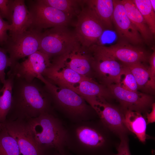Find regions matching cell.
Listing matches in <instances>:
<instances>
[{
  "label": "cell",
  "mask_w": 155,
  "mask_h": 155,
  "mask_svg": "<svg viewBox=\"0 0 155 155\" xmlns=\"http://www.w3.org/2000/svg\"><path fill=\"white\" fill-rule=\"evenodd\" d=\"M66 148L74 155H113L120 138L99 118L66 127Z\"/></svg>",
  "instance_id": "obj_1"
},
{
  "label": "cell",
  "mask_w": 155,
  "mask_h": 155,
  "mask_svg": "<svg viewBox=\"0 0 155 155\" xmlns=\"http://www.w3.org/2000/svg\"><path fill=\"white\" fill-rule=\"evenodd\" d=\"M36 80L29 82L14 76L10 111L17 119L27 120L44 113L53 114L50 94Z\"/></svg>",
  "instance_id": "obj_2"
},
{
  "label": "cell",
  "mask_w": 155,
  "mask_h": 155,
  "mask_svg": "<svg viewBox=\"0 0 155 155\" xmlns=\"http://www.w3.org/2000/svg\"><path fill=\"white\" fill-rule=\"evenodd\" d=\"M40 80L50 94L52 102L71 123L98 118L94 109L79 94L70 89L54 84L44 77Z\"/></svg>",
  "instance_id": "obj_3"
},
{
  "label": "cell",
  "mask_w": 155,
  "mask_h": 155,
  "mask_svg": "<svg viewBox=\"0 0 155 155\" xmlns=\"http://www.w3.org/2000/svg\"><path fill=\"white\" fill-rule=\"evenodd\" d=\"M27 120L30 133L41 148L60 152L67 149L65 144L66 127L55 115L44 113Z\"/></svg>",
  "instance_id": "obj_4"
},
{
  "label": "cell",
  "mask_w": 155,
  "mask_h": 155,
  "mask_svg": "<svg viewBox=\"0 0 155 155\" xmlns=\"http://www.w3.org/2000/svg\"><path fill=\"white\" fill-rule=\"evenodd\" d=\"M80 44L74 32L67 27H56L40 32L39 51L51 59L65 54Z\"/></svg>",
  "instance_id": "obj_5"
},
{
  "label": "cell",
  "mask_w": 155,
  "mask_h": 155,
  "mask_svg": "<svg viewBox=\"0 0 155 155\" xmlns=\"http://www.w3.org/2000/svg\"><path fill=\"white\" fill-rule=\"evenodd\" d=\"M77 18L74 32L81 45L89 48L96 44L106 29L85 0H82L81 10Z\"/></svg>",
  "instance_id": "obj_6"
},
{
  "label": "cell",
  "mask_w": 155,
  "mask_h": 155,
  "mask_svg": "<svg viewBox=\"0 0 155 155\" xmlns=\"http://www.w3.org/2000/svg\"><path fill=\"white\" fill-rule=\"evenodd\" d=\"M29 10L32 20L30 29L39 32L43 29L67 27L72 19L61 11L44 4L40 0L32 3Z\"/></svg>",
  "instance_id": "obj_7"
},
{
  "label": "cell",
  "mask_w": 155,
  "mask_h": 155,
  "mask_svg": "<svg viewBox=\"0 0 155 155\" xmlns=\"http://www.w3.org/2000/svg\"><path fill=\"white\" fill-rule=\"evenodd\" d=\"M89 48L92 51L124 64L143 63L148 61L150 56L146 51L139 46L123 42H118L108 46L95 44Z\"/></svg>",
  "instance_id": "obj_8"
},
{
  "label": "cell",
  "mask_w": 155,
  "mask_h": 155,
  "mask_svg": "<svg viewBox=\"0 0 155 155\" xmlns=\"http://www.w3.org/2000/svg\"><path fill=\"white\" fill-rule=\"evenodd\" d=\"M88 103L103 123L120 138L131 134L125 123L124 113L119 106L104 99L93 100Z\"/></svg>",
  "instance_id": "obj_9"
},
{
  "label": "cell",
  "mask_w": 155,
  "mask_h": 155,
  "mask_svg": "<svg viewBox=\"0 0 155 155\" xmlns=\"http://www.w3.org/2000/svg\"><path fill=\"white\" fill-rule=\"evenodd\" d=\"M107 87L113 98L119 103V107L124 113L127 110L138 112L145 114L149 112L154 102V97L152 95L127 90L120 84H112Z\"/></svg>",
  "instance_id": "obj_10"
},
{
  "label": "cell",
  "mask_w": 155,
  "mask_h": 155,
  "mask_svg": "<svg viewBox=\"0 0 155 155\" xmlns=\"http://www.w3.org/2000/svg\"><path fill=\"white\" fill-rule=\"evenodd\" d=\"M3 123L8 133L16 141L20 155H52L54 151L44 150L38 146L24 120L17 118Z\"/></svg>",
  "instance_id": "obj_11"
},
{
  "label": "cell",
  "mask_w": 155,
  "mask_h": 155,
  "mask_svg": "<svg viewBox=\"0 0 155 155\" xmlns=\"http://www.w3.org/2000/svg\"><path fill=\"white\" fill-rule=\"evenodd\" d=\"M92 67L94 79L106 87L112 84H120L123 73V65L117 61L94 52Z\"/></svg>",
  "instance_id": "obj_12"
},
{
  "label": "cell",
  "mask_w": 155,
  "mask_h": 155,
  "mask_svg": "<svg viewBox=\"0 0 155 155\" xmlns=\"http://www.w3.org/2000/svg\"><path fill=\"white\" fill-rule=\"evenodd\" d=\"M51 64L50 58L38 51L28 56L24 61L16 63L10 68L8 72L15 77L31 82L36 78L39 80Z\"/></svg>",
  "instance_id": "obj_13"
},
{
  "label": "cell",
  "mask_w": 155,
  "mask_h": 155,
  "mask_svg": "<svg viewBox=\"0 0 155 155\" xmlns=\"http://www.w3.org/2000/svg\"><path fill=\"white\" fill-rule=\"evenodd\" d=\"M113 22L119 42L139 46L144 41L140 33L127 16L121 0H113Z\"/></svg>",
  "instance_id": "obj_14"
},
{
  "label": "cell",
  "mask_w": 155,
  "mask_h": 155,
  "mask_svg": "<svg viewBox=\"0 0 155 155\" xmlns=\"http://www.w3.org/2000/svg\"><path fill=\"white\" fill-rule=\"evenodd\" d=\"M40 32L30 29L13 38L6 50L13 66L20 59L28 57L39 49Z\"/></svg>",
  "instance_id": "obj_15"
},
{
  "label": "cell",
  "mask_w": 155,
  "mask_h": 155,
  "mask_svg": "<svg viewBox=\"0 0 155 155\" xmlns=\"http://www.w3.org/2000/svg\"><path fill=\"white\" fill-rule=\"evenodd\" d=\"M42 76L54 84L73 91L81 81L90 79L81 75L54 58L52 60L50 66L46 69Z\"/></svg>",
  "instance_id": "obj_16"
},
{
  "label": "cell",
  "mask_w": 155,
  "mask_h": 155,
  "mask_svg": "<svg viewBox=\"0 0 155 155\" xmlns=\"http://www.w3.org/2000/svg\"><path fill=\"white\" fill-rule=\"evenodd\" d=\"M55 58L81 75L94 80L92 56L88 48L80 44L69 52Z\"/></svg>",
  "instance_id": "obj_17"
},
{
  "label": "cell",
  "mask_w": 155,
  "mask_h": 155,
  "mask_svg": "<svg viewBox=\"0 0 155 155\" xmlns=\"http://www.w3.org/2000/svg\"><path fill=\"white\" fill-rule=\"evenodd\" d=\"M32 24L31 14L24 1L13 0L11 28L9 30L11 38H15L29 30Z\"/></svg>",
  "instance_id": "obj_18"
},
{
  "label": "cell",
  "mask_w": 155,
  "mask_h": 155,
  "mask_svg": "<svg viewBox=\"0 0 155 155\" xmlns=\"http://www.w3.org/2000/svg\"><path fill=\"white\" fill-rule=\"evenodd\" d=\"M73 91L81 96L86 102L92 99H103L110 102L113 98L106 87L91 79L81 81Z\"/></svg>",
  "instance_id": "obj_19"
},
{
  "label": "cell",
  "mask_w": 155,
  "mask_h": 155,
  "mask_svg": "<svg viewBox=\"0 0 155 155\" xmlns=\"http://www.w3.org/2000/svg\"><path fill=\"white\" fill-rule=\"evenodd\" d=\"M126 13L137 29L144 41L149 44L153 41L152 34L141 13L132 0H122Z\"/></svg>",
  "instance_id": "obj_20"
},
{
  "label": "cell",
  "mask_w": 155,
  "mask_h": 155,
  "mask_svg": "<svg viewBox=\"0 0 155 155\" xmlns=\"http://www.w3.org/2000/svg\"><path fill=\"white\" fill-rule=\"evenodd\" d=\"M122 64L129 69L134 75L138 85V90L151 95L154 93L155 82L151 78L148 66L140 63Z\"/></svg>",
  "instance_id": "obj_21"
},
{
  "label": "cell",
  "mask_w": 155,
  "mask_h": 155,
  "mask_svg": "<svg viewBox=\"0 0 155 155\" xmlns=\"http://www.w3.org/2000/svg\"><path fill=\"white\" fill-rule=\"evenodd\" d=\"M124 114L125 123L127 129L140 142L145 144L148 137L146 133L147 124L145 117L140 113L129 110L125 111Z\"/></svg>",
  "instance_id": "obj_22"
},
{
  "label": "cell",
  "mask_w": 155,
  "mask_h": 155,
  "mask_svg": "<svg viewBox=\"0 0 155 155\" xmlns=\"http://www.w3.org/2000/svg\"><path fill=\"white\" fill-rule=\"evenodd\" d=\"M85 1L95 12L106 30H112L114 11L113 0Z\"/></svg>",
  "instance_id": "obj_23"
},
{
  "label": "cell",
  "mask_w": 155,
  "mask_h": 155,
  "mask_svg": "<svg viewBox=\"0 0 155 155\" xmlns=\"http://www.w3.org/2000/svg\"><path fill=\"white\" fill-rule=\"evenodd\" d=\"M14 75L8 73V78L0 89V122L4 123L11 107L13 99V87Z\"/></svg>",
  "instance_id": "obj_24"
},
{
  "label": "cell",
  "mask_w": 155,
  "mask_h": 155,
  "mask_svg": "<svg viewBox=\"0 0 155 155\" xmlns=\"http://www.w3.org/2000/svg\"><path fill=\"white\" fill-rule=\"evenodd\" d=\"M44 4L55 8L72 18L77 16L82 8V0H40Z\"/></svg>",
  "instance_id": "obj_25"
},
{
  "label": "cell",
  "mask_w": 155,
  "mask_h": 155,
  "mask_svg": "<svg viewBox=\"0 0 155 155\" xmlns=\"http://www.w3.org/2000/svg\"><path fill=\"white\" fill-rule=\"evenodd\" d=\"M0 155H20L16 141L5 127L0 130Z\"/></svg>",
  "instance_id": "obj_26"
},
{
  "label": "cell",
  "mask_w": 155,
  "mask_h": 155,
  "mask_svg": "<svg viewBox=\"0 0 155 155\" xmlns=\"http://www.w3.org/2000/svg\"><path fill=\"white\" fill-rule=\"evenodd\" d=\"M141 13L152 34H155V12L150 0H132Z\"/></svg>",
  "instance_id": "obj_27"
},
{
  "label": "cell",
  "mask_w": 155,
  "mask_h": 155,
  "mask_svg": "<svg viewBox=\"0 0 155 155\" xmlns=\"http://www.w3.org/2000/svg\"><path fill=\"white\" fill-rule=\"evenodd\" d=\"M122 64L123 65V75L125 76V77L121 81V86L128 90L134 92L138 91V85L134 75L127 67Z\"/></svg>",
  "instance_id": "obj_28"
},
{
  "label": "cell",
  "mask_w": 155,
  "mask_h": 155,
  "mask_svg": "<svg viewBox=\"0 0 155 155\" xmlns=\"http://www.w3.org/2000/svg\"><path fill=\"white\" fill-rule=\"evenodd\" d=\"M7 51L0 47V82L3 84L5 79V70L8 67L11 66V63L7 54Z\"/></svg>",
  "instance_id": "obj_29"
},
{
  "label": "cell",
  "mask_w": 155,
  "mask_h": 155,
  "mask_svg": "<svg viewBox=\"0 0 155 155\" xmlns=\"http://www.w3.org/2000/svg\"><path fill=\"white\" fill-rule=\"evenodd\" d=\"M13 0H0V14L11 22Z\"/></svg>",
  "instance_id": "obj_30"
},
{
  "label": "cell",
  "mask_w": 155,
  "mask_h": 155,
  "mask_svg": "<svg viewBox=\"0 0 155 155\" xmlns=\"http://www.w3.org/2000/svg\"><path fill=\"white\" fill-rule=\"evenodd\" d=\"M120 142L116 149L117 152L113 155H131L130 152L128 136L120 138Z\"/></svg>",
  "instance_id": "obj_31"
},
{
  "label": "cell",
  "mask_w": 155,
  "mask_h": 155,
  "mask_svg": "<svg viewBox=\"0 0 155 155\" xmlns=\"http://www.w3.org/2000/svg\"><path fill=\"white\" fill-rule=\"evenodd\" d=\"M10 24L6 22L0 14V43L2 44L7 42L8 36L7 31L10 30Z\"/></svg>",
  "instance_id": "obj_32"
},
{
  "label": "cell",
  "mask_w": 155,
  "mask_h": 155,
  "mask_svg": "<svg viewBox=\"0 0 155 155\" xmlns=\"http://www.w3.org/2000/svg\"><path fill=\"white\" fill-rule=\"evenodd\" d=\"M149 66L148 69L152 80L155 82V51L154 50L150 56L148 61Z\"/></svg>",
  "instance_id": "obj_33"
},
{
  "label": "cell",
  "mask_w": 155,
  "mask_h": 155,
  "mask_svg": "<svg viewBox=\"0 0 155 155\" xmlns=\"http://www.w3.org/2000/svg\"><path fill=\"white\" fill-rule=\"evenodd\" d=\"M147 122V124L154 122L155 121V103L154 102L152 104L151 111L150 112L146 113L145 116Z\"/></svg>",
  "instance_id": "obj_34"
},
{
  "label": "cell",
  "mask_w": 155,
  "mask_h": 155,
  "mask_svg": "<svg viewBox=\"0 0 155 155\" xmlns=\"http://www.w3.org/2000/svg\"><path fill=\"white\" fill-rule=\"evenodd\" d=\"M52 155H74L67 149L62 151H55Z\"/></svg>",
  "instance_id": "obj_35"
},
{
  "label": "cell",
  "mask_w": 155,
  "mask_h": 155,
  "mask_svg": "<svg viewBox=\"0 0 155 155\" xmlns=\"http://www.w3.org/2000/svg\"><path fill=\"white\" fill-rule=\"evenodd\" d=\"M151 4L153 10L155 11V0H150Z\"/></svg>",
  "instance_id": "obj_36"
},
{
  "label": "cell",
  "mask_w": 155,
  "mask_h": 155,
  "mask_svg": "<svg viewBox=\"0 0 155 155\" xmlns=\"http://www.w3.org/2000/svg\"><path fill=\"white\" fill-rule=\"evenodd\" d=\"M4 127V124L0 122V130H1Z\"/></svg>",
  "instance_id": "obj_37"
}]
</instances>
